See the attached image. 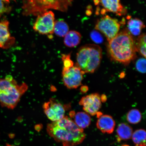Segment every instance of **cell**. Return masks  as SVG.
<instances>
[{
	"instance_id": "6da1fadb",
	"label": "cell",
	"mask_w": 146,
	"mask_h": 146,
	"mask_svg": "<svg viewBox=\"0 0 146 146\" xmlns=\"http://www.w3.org/2000/svg\"><path fill=\"white\" fill-rule=\"evenodd\" d=\"M49 134L64 146H74L81 144L86 137L83 129L80 128L68 117L52 122L47 126Z\"/></svg>"
},
{
	"instance_id": "7a4b0ae2",
	"label": "cell",
	"mask_w": 146,
	"mask_h": 146,
	"mask_svg": "<svg viewBox=\"0 0 146 146\" xmlns=\"http://www.w3.org/2000/svg\"><path fill=\"white\" fill-rule=\"evenodd\" d=\"M108 51L111 59L128 65L136 59L135 42L131 34L124 30L109 41Z\"/></svg>"
},
{
	"instance_id": "3957f363",
	"label": "cell",
	"mask_w": 146,
	"mask_h": 146,
	"mask_svg": "<svg viewBox=\"0 0 146 146\" xmlns=\"http://www.w3.org/2000/svg\"><path fill=\"white\" fill-rule=\"evenodd\" d=\"M28 86L26 83L18 84L11 76L0 78V104L2 107L13 109L17 106Z\"/></svg>"
},
{
	"instance_id": "277c9868",
	"label": "cell",
	"mask_w": 146,
	"mask_h": 146,
	"mask_svg": "<svg viewBox=\"0 0 146 146\" xmlns=\"http://www.w3.org/2000/svg\"><path fill=\"white\" fill-rule=\"evenodd\" d=\"M74 0H23V15L38 16L53 9L66 12Z\"/></svg>"
},
{
	"instance_id": "5b68a950",
	"label": "cell",
	"mask_w": 146,
	"mask_h": 146,
	"mask_svg": "<svg viewBox=\"0 0 146 146\" xmlns=\"http://www.w3.org/2000/svg\"><path fill=\"white\" fill-rule=\"evenodd\" d=\"M102 58V50L99 46L86 45L78 50L76 65L85 74L93 73L99 67Z\"/></svg>"
},
{
	"instance_id": "8992f818",
	"label": "cell",
	"mask_w": 146,
	"mask_h": 146,
	"mask_svg": "<svg viewBox=\"0 0 146 146\" xmlns=\"http://www.w3.org/2000/svg\"><path fill=\"white\" fill-rule=\"evenodd\" d=\"M121 23L117 19L106 15L98 20L95 28L104 35L109 42L118 33Z\"/></svg>"
},
{
	"instance_id": "52a82bcc",
	"label": "cell",
	"mask_w": 146,
	"mask_h": 146,
	"mask_svg": "<svg viewBox=\"0 0 146 146\" xmlns=\"http://www.w3.org/2000/svg\"><path fill=\"white\" fill-rule=\"evenodd\" d=\"M84 74L76 65L69 68L63 67L62 77L64 85L69 89L78 88L82 84Z\"/></svg>"
},
{
	"instance_id": "ba28073f",
	"label": "cell",
	"mask_w": 146,
	"mask_h": 146,
	"mask_svg": "<svg viewBox=\"0 0 146 146\" xmlns=\"http://www.w3.org/2000/svg\"><path fill=\"white\" fill-rule=\"evenodd\" d=\"M55 17L54 13L47 11L38 15L33 26L36 32L42 35H50L54 33Z\"/></svg>"
},
{
	"instance_id": "9c48e42d",
	"label": "cell",
	"mask_w": 146,
	"mask_h": 146,
	"mask_svg": "<svg viewBox=\"0 0 146 146\" xmlns=\"http://www.w3.org/2000/svg\"><path fill=\"white\" fill-rule=\"evenodd\" d=\"M43 108L47 118L52 122L59 121L65 116V108L54 98L44 104Z\"/></svg>"
},
{
	"instance_id": "30bf717a",
	"label": "cell",
	"mask_w": 146,
	"mask_h": 146,
	"mask_svg": "<svg viewBox=\"0 0 146 146\" xmlns=\"http://www.w3.org/2000/svg\"><path fill=\"white\" fill-rule=\"evenodd\" d=\"M101 98L99 94L94 93L82 98L79 105L88 114L94 116L96 115L102 106Z\"/></svg>"
},
{
	"instance_id": "8fae6325",
	"label": "cell",
	"mask_w": 146,
	"mask_h": 146,
	"mask_svg": "<svg viewBox=\"0 0 146 146\" xmlns=\"http://www.w3.org/2000/svg\"><path fill=\"white\" fill-rule=\"evenodd\" d=\"M99 3L104 8L101 11L102 14L110 12L121 16L127 13V9L121 4L120 0H99Z\"/></svg>"
},
{
	"instance_id": "7c38bea8",
	"label": "cell",
	"mask_w": 146,
	"mask_h": 146,
	"mask_svg": "<svg viewBox=\"0 0 146 146\" xmlns=\"http://www.w3.org/2000/svg\"><path fill=\"white\" fill-rule=\"evenodd\" d=\"M9 22L4 21L0 22V48L7 49L14 44L15 39L11 35Z\"/></svg>"
},
{
	"instance_id": "4fadbf2b",
	"label": "cell",
	"mask_w": 146,
	"mask_h": 146,
	"mask_svg": "<svg viewBox=\"0 0 146 146\" xmlns=\"http://www.w3.org/2000/svg\"><path fill=\"white\" fill-rule=\"evenodd\" d=\"M115 122L112 116L108 115H102L98 118L96 127L103 133L112 134L114 132Z\"/></svg>"
},
{
	"instance_id": "5bb4252c",
	"label": "cell",
	"mask_w": 146,
	"mask_h": 146,
	"mask_svg": "<svg viewBox=\"0 0 146 146\" xmlns=\"http://www.w3.org/2000/svg\"><path fill=\"white\" fill-rule=\"evenodd\" d=\"M71 117L74 118V123L80 128L85 129L89 126L91 123V118L86 113L78 112L75 113L74 111L70 113Z\"/></svg>"
},
{
	"instance_id": "9a60e30c",
	"label": "cell",
	"mask_w": 146,
	"mask_h": 146,
	"mask_svg": "<svg viewBox=\"0 0 146 146\" xmlns=\"http://www.w3.org/2000/svg\"><path fill=\"white\" fill-rule=\"evenodd\" d=\"M132 127L127 124L122 123L119 124L116 130V139L118 142L127 140L132 138L133 134Z\"/></svg>"
},
{
	"instance_id": "2e32d148",
	"label": "cell",
	"mask_w": 146,
	"mask_h": 146,
	"mask_svg": "<svg viewBox=\"0 0 146 146\" xmlns=\"http://www.w3.org/2000/svg\"><path fill=\"white\" fill-rule=\"evenodd\" d=\"M82 36L75 31H71L65 36L64 43L66 46L73 47L77 46L81 41Z\"/></svg>"
},
{
	"instance_id": "e0dca14e",
	"label": "cell",
	"mask_w": 146,
	"mask_h": 146,
	"mask_svg": "<svg viewBox=\"0 0 146 146\" xmlns=\"http://www.w3.org/2000/svg\"><path fill=\"white\" fill-rule=\"evenodd\" d=\"M127 23L129 32L134 36L139 35L142 29L145 27L143 22L137 18L129 19Z\"/></svg>"
},
{
	"instance_id": "ac0fdd59",
	"label": "cell",
	"mask_w": 146,
	"mask_h": 146,
	"mask_svg": "<svg viewBox=\"0 0 146 146\" xmlns=\"http://www.w3.org/2000/svg\"><path fill=\"white\" fill-rule=\"evenodd\" d=\"M146 132L145 129H137L133 133L132 138L135 146H146Z\"/></svg>"
},
{
	"instance_id": "d6986e66",
	"label": "cell",
	"mask_w": 146,
	"mask_h": 146,
	"mask_svg": "<svg viewBox=\"0 0 146 146\" xmlns=\"http://www.w3.org/2000/svg\"><path fill=\"white\" fill-rule=\"evenodd\" d=\"M69 28L68 25L63 21H58L55 22L54 33L56 35L63 37L69 32Z\"/></svg>"
},
{
	"instance_id": "ffe728a7",
	"label": "cell",
	"mask_w": 146,
	"mask_h": 146,
	"mask_svg": "<svg viewBox=\"0 0 146 146\" xmlns=\"http://www.w3.org/2000/svg\"><path fill=\"white\" fill-rule=\"evenodd\" d=\"M141 113L138 109L131 110L127 113V121L131 124H137L141 121Z\"/></svg>"
},
{
	"instance_id": "44dd1931",
	"label": "cell",
	"mask_w": 146,
	"mask_h": 146,
	"mask_svg": "<svg viewBox=\"0 0 146 146\" xmlns=\"http://www.w3.org/2000/svg\"><path fill=\"white\" fill-rule=\"evenodd\" d=\"M146 34H143L138 36L135 43L137 52H138L142 56L146 57Z\"/></svg>"
},
{
	"instance_id": "7402d4cb",
	"label": "cell",
	"mask_w": 146,
	"mask_h": 146,
	"mask_svg": "<svg viewBox=\"0 0 146 146\" xmlns=\"http://www.w3.org/2000/svg\"><path fill=\"white\" fill-rule=\"evenodd\" d=\"M11 0H0V17L3 14L9 12L11 10Z\"/></svg>"
},
{
	"instance_id": "603a6c76",
	"label": "cell",
	"mask_w": 146,
	"mask_h": 146,
	"mask_svg": "<svg viewBox=\"0 0 146 146\" xmlns=\"http://www.w3.org/2000/svg\"><path fill=\"white\" fill-rule=\"evenodd\" d=\"M136 68L139 72L144 74L146 72V60L145 58H141L136 62Z\"/></svg>"
},
{
	"instance_id": "cb8c5ba5",
	"label": "cell",
	"mask_w": 146,
	"mask_h": 146,
	"mask_svg": "<svg viewBox=\"0 0 146 146\" xmlns=\"http://www.w3.org/2000/svg\"><path fill=\"white\" fill-rule=\"evenodd\" d=\"M90 36L91 39L97 44H100L103 42V38L101 34L96 30H93L90 34Z\"/></svg>"
},
{
	"instance_id": "d4e9b609",
	"label": "cell",
	"mask_w": 146,
	"mask_h": 146,
	"mask_svg": "<svg viewBox=\"0 0 146 146\" xmlns=\"http://www.w3.org/2000/svg\"><path fill=\"white\" fill-rule=\"evenodd\" d=\"M62 59L63 63L64 68H69L74 66V62L71 59V54L62 55Z\"/></svg>"
},
{
	"instance_id": "484cf974",
	"label": "cell",
	"mask_w": 146,
	"mask_h": 146,
	"mask_svg": "<svg viewBox=\"0 0 146 146\" xmlns=\"http://www.w3.org/2000/svg\"><path fill=\"white\" fill-rule=\"evenodd\" d=\"M88 90V87L87 86H82L80 89L81 92L83 93H85Z\"/></svg>"
},
{
	"instance_id": "4316f807",
	"label": "cell",
	"mask_w": 146,
	"mask_h": 146,
	"mask_svg": "<svg viewBox=\"0 0 146 146\" xmlns=\"http://www.w3.org/2000/svg\"><path fill=\"white\" fill-rule=\"evenodd\" d=\"M100 98H101V101L102 102H105L107 100L106 96L105 95H102L101 96H100Z\"/></svg>"
},
{
	"instance_id": "83f0119b",
	"label": "cell",
	"mask_w": 146,
	"mask_h": 146,
	"mask_svg": "<svg viewBox=\"0 0 146 146\" xmlns=\"http://www.w3.org/2000/svg\"><path fill=\"white\" fill-rule=\"evenodd\" d=\"M121 146H130L129 145H122Z\"/></svg>"
}]
</instances>
